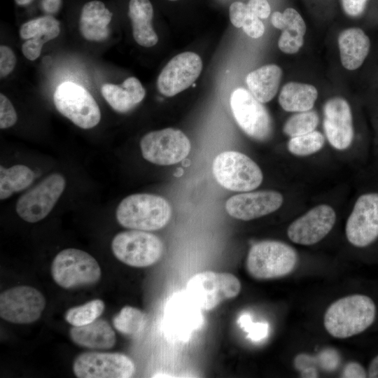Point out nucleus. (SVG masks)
<instances>
[{
	"label": "nucleus",
	"instance_id": "1",
	"mask_svg": "<svg viewBox=\"0 0 378 378\" xmlns=\"http://www.w3.org/2000/svg\"><path fill=\"white\" fill-rule=\"evenodd\" d=\"M376 316V306L368 296L356 294L332 302L324 314L327 332L335 338H348L368 328Z\"/></svg>",
	"mask_w": 378,
	"mask_h": 378
},
{
	"label": "nucleus",
	"instance_id": "2",
	"mask_svg": "<svg viewBox=\"0 0 378 378\" xmlns=\"http://www.w3.org/2000/svg\"><path fill=\"white\" fill-rule=\"evenodd\" d=\"M171 214L170 205L164 198L147 193L126 197L115 211L116 219L122 227L147 232L164 227Z\"/></svg>",
	"mask_w": 378,
	"mask_h": 378
},
{
	"label": "nucleus",
	"instance_id": "3",
	"mask_svg": "<svg viewBox=\"0 0 378 378\" xmlns=\"http://www.w3.org/2000/svg\"><path fill=\"white\" fill-rule=\"evenodd\" d=\"M297 261V253L293 248L281 241L267 240L251 247L246 266L253 278L265 280L288 274Z\"/></svg>",
	"mask_w": 378,
	"mask_h": 378
},
{
	"label": "nucleus",
	"instance_id": "4",
	"mask_svg": "<svg viewBox=\"0 0 378 378\" xmlns=\"http://www.w3.org/2000/svg\"><path fill=\"white\" fill-rule=\"evenodd\" d=\"M51 274L55 282L65 289H72L96 284L102 270L96 259L77 248H66L52 260Z\"/></svg>",
	"mask_w": 378,
	"mask_h": 378
},
{
	"label": "nucleus",
	"instance_id": "5",
	"mask_svg": "<svg viewBox=\"0 0 378 378\" xmlns=\"http://www.w3.org/2000/svg\"><path fill=\"white\" fill-rule=\"evenodd\" d=\"M212 172L220 186L236 192L254 190L263 179L261 169L252 159L233 150L218 155L213 161Z\"/></svg>",
	"mask_w": 378,
	"mask_h": 378
},
{
	"label": "nucleus",
	"instance_id": "6",
	"mask_svg": "<svg viewBox=\"0 0 378 378\" xmlns=\"http://www.w3.org/2000/svg\"><path fill=\"white\" fill-rule=\"evenodd\" d=\"M241 282L231 273L204 271L192 276L186 290L190 300L200 309L211 310L222 302L234 298L241 290Z\"/></svg>",
	"mask_w": 378,
	"mask_h": 378
},
{
	"label": "nucleus",
	"instance_id": "7",
	"mask_svg": "<svg viewBox=\"0 0 378 378\" xmlns=\"http://www.w3.org/2000/svg\"><path fill=\"white\" fill-rule=\"evenodd\" d=\"M115 257L131 267H145L156 263L163 253V244L147 231L131 230L117 234L112 240Z\"/></svg>",
	"mask_w": 378,
	"mask_h": 378
},
{
	"label": "nucleus",
	"instance_id": "8",
	"mask_svg": "<svg viewBox=\"0 0 378 378\" xmlns=\"http://www.w3.org/2000/svg\"><path fill=\"white\" fill-rule=\"evenodd\" d=\"M57 110L82 129H91L101 120L99 107L91 94L83 86L66 81L60 84L53 94Z\"/></svg>",
	"mask_w": 378,
	"mask_h": 378
},
{
	"label": "nucleus",
	"instance_id": "9",
	"mask_svg": "<svg viewBox=\"0 0 378 378\" xmlns=\"http://www.w3.org/2000/svg\"><path fill=\"white\" fill-rule=\"evenodd\" d=\"M140 148L147 161L158 165H171L188 155L191 144L182 131L169 127L145 134L140 141Z\"/></svg>",
	"mask_w": 378,
	"mask_h": 378
},
{
	"label": "nucleus",
	"instance_id": "10",
	"mask_svg": "<svg viewBox=\"0 0 378 378\" xmlns=\"http://www.w3.org/2000/svg\"><path fill=\"white\" fill-rule=\"evenodd\" d=\"M65 186V178L59 173L46 176L19 197L15 206L18 215L28 223L45 218L62 195Z\"/></svg>",
	"mask_w": 378,
	"mask_h": 378
},
{
	"label": "nucleus",
	"instance_id": "11",
	"mask_svg": "<svg viewBox=\"0 0 378 378\" xmlns=\"http://www.w3.org/2000/svg\"><path fill=\"white\" fill-rule=\"evenodd\" d=\"M230 107L237 123L247 135L260 141L270 136L271 117L249 90L243 88L234 90L230 96Z\"/></svg>",
	"mask_w": 378,
	"mask_h": 378
},
{
	"label": "nucleus",
	"instance_id": "12",
	"mask_svg": "<svg viewBox=\"0 0 378 378\" xmlns=\"http://www.w3.org/2000/svg\"><path fill=\"white\" fill-rule=\"evenodd\" d=\"M46 304L43 295L35 288L15 286L1 293L0 316L12 323L28 324L41 317Z\"/></svg>",
	"mask_w": 378,
	"mask_h": 378
},
{
	"label": "nucleus",
	"instance_id": "13",
	"mask_svg": "<svg viewBox=\"0 0 378 378\" xmlns=\"http://www.w3.org/2000/svg\"><path fill=\"white\" fill-rule=\"evenodd\" d=\"M73 371L78 378H129L133 376L135 365L122 354L90 351L75 358Z\"/></svg>",
	"mask_w": 378,
	"mask_h": 378
},
{
	"label": "nucleus",
	"instance_id": "14",
	"mask_svg": "<svg viewBox=\"0 0 378 378\" xmlns=\"http://www.w3.org/2000/svg\"><path fill=\"white\" fill-rule=\"evenodd\" d=\"M348 241L354 246L365 247L378 237V192L360 195L345 227Z\"/></svg>",
	"mask_w": 378,
	"mask_h": 378
},
{
	"label": "nucleus",
	"instance_id": "15",
	"mask_svg": "<svg viewBox=\"0 0 378 378\" xmlns=\"http://www.w3.org/2000/svg\"><path fill=\"white\" fill-rule=\"evenodd\" d=\"M201 57L192 52H184L171 59L160 72L157 81L159 92L173 97L188 88L200 76Z\"/></svg>",
	"mask_w": 378,
	"mask_h": 378
},
{
	"label": "nucleus",
	"instance_id": "16",
	"mask_svg": "<svg viewBox=\"0 0 378 378\" xmlns=\"http://www.w3.org/2000/svg\"><path fill=\"white\" fill-rule=\"evenodd\" d=\"M336 220L334 209L328 204L318 205L294 220L288 227V238L301 245H313L323 239Z\"/></svg>",
	"mask_w": 378,
	"mask_h": 378
},
{
	"label": "nucleus",
	"instance_id": "17",
	"mask_svg": "<svg viewBox=\"0 0 378 378\" xmlns=\"http://www.w3.org/2000/svg\"><path fill=\"white\" fill-rule=\"evenodd\" d=\"M283 200L281 194L274 190L245 192L230 197L225 209L232 218L251 220L275 211Z\"/></svg>",
	"mask_w": 378,
	"mask_h": 378
},
{
	"label": "nucleus",
	"instance_id": "18",
	"mask_svg": "<svg viewBox=\"0 0 378 378\" xmlns=\"http://www.w3.org/2000/svg\"><path fill=\"white\" fill-rule=\"evenodd\" d=\"M323 129L330 145L337 150L349 147L354 138L352 114L349 103L342 97L328 99L323 108Z\"/></svg>",
	"mask_w": 378,
	"mask_h": 378
},
{
	"label": "nucleus",
	"instance_id": "19",
	"mask_svg": "<svg viewBox=\"0 0 378 378\" xmlns=\"http://www.w3.org/2000/svg\"><path fill=\"white\" fill-rule=\"evenodd\" d=\"M340 60L348 70H355L364 62L370 49V41L364 31L358 27L348 28L338 36Z\"/></svg>",
	"mask_w": 378,
	"mask_h": 378
},
{
	"label": "nucleus",
	"instance_id": "20",
	"mask_svg": "<svg viewBox=\"0 0 378 378\" xmlns=\"http://www.w3.org/2000/svg\"><path fill=\"white\" fill-rule=\"evenodd\" d=\"M70 338L76 345L96 350H105L115 344V333L107 321L98 318L82 326H73Z\"/></svg>",
	"mask_w": 378,
	"mask_h": 378
},
{
	"label": "nucleus",
	"instance_id": "21",
	"mask_svg": "<svg viewBox=\"0 0 378 378\" xmlns=\"http://www.w3.org/2000/svg\"><path fill=\"white\" fill-rule=\"evenodd\" d=\"M102 94L113 110L126 113L144 99L146 91L139 79L129 77L120 85H103Z\"/></svg>",
	"mask_w": 378,
	"mask_h": 378
},
{
	"label": "nucleus",
	"instance_id": "22",
	"mask_svg": "<svg viewBox=\"0 0 378 378\" xmlns=\"http://www.w3.org/2000/svg\"><path fill=\"white\" fill-rule=\"evenodd\" d=\"M113 13L100 1H91L83 6L79 29L88 41H100L108 38L109 24Z\"/></svg>",
	"mask_w": 378,
	"mask_h": 378
},
{
	"label": "nucleus",
	"instance_id": "23",
	"mask_svg": "<svg viewBox=\"0 0 378 378\" xmlns=\"http://www.w3.org/2000/svg\"><path fill=\"white\" fill-rule=\"evenodd\" d=\"M128 15L132 22V34L135 41L146 48L156 45L158 36L152 25L153 8L150 1L130 0Z\"/></svg>",
	"mask_w": 378,
	"mask_h": 378
},
{
	"label": "nucleus",
	"instance_id": "24",
	"mask_svg": "<svg viewBox=\"0 0 378 378\" xmlns=\"http://www.w3.org/2000/svg\"><path fill=\"white\" fill-rule=\"evenodd\" d=\"M281 76L282 70L279 66L267 64L250 72L246 83L251 93L263 104L276 94Z\"/></svg>",
	"mask_w": 378,
	"mask_h": 378
},
{
	"label": "nucleus",
	"instance_id": "25",
	"mask_svg": "<svg viewBox=\"0 0 378 378\" xmlns=\"http://www.w3.org/2000/svg\"><path fill=\"white\" fill-rule=\"evenodd\" d=\"M318 97L316 88L312 85L290 82L281 89L279 103L288 112L310 111Z\"/></svg>",
	"mask_w": 378,
	"mask_h": 378
},
{
	"label": "nucleus",
	"instance_id": "26",
	"mask_svg": "<svg viewBox=\"0 0 378 378\" xmlns=\"http://www.w3.org/2000/svg\"><path fill=\"white\" fill-rule=\"evenodd\" d=\"M34 172L27 166L15 164L9 168L0 167V199L6 200L13 193L28 188L34 181Z\"/></svg>",
	"mask_w": 378,
	"mask_h": 378
},
{
	"label": "nucleus",
	"instance_id": "27",
	"mask_svg": "<svg viewBox=\"0 0 378 378\" xmlns=\"http://www.w3.org/2000/svg\"><path fill=\"white\" fill-rule=\"evenodd\" d=\"M59 32V22L50 15L29 20L20 29V36L22 38L25 40L33 38L43 45L55 38Z\"/></svg>",
	"mask_w": 378,
	"mask_h": 378
},
{
	"label": "nucleus",
	"instance_id": "28",
	"mask_svg": "<svg viewBox=\"0 0 378 378\" xmlns=\"http://www.w3.org/2000/svg\"><path fill=\"white\" fill-rule=\"evenodd\" d=\"M146 321V315L142 311L131 306H125L113 317V324L118 332L132 336L144 329Z\"/></svg>",
	"mask_w": 378,
	"mask_h": 378
},
{
	"label": "nucleus",
	"instance_id": "29",
	"mask_svg": "<svg viewBox=\"0 0 378 378\" xmlns=\"http://www.w3.org/2000/svg\"><path fill=\"white\" fill-rule=\"evenodd\" d=\"M104 302L99 299L90 300L82 305L69 308L64 314L66 322L73 326H82L89 324L102 314Z\"/></svg>",
	"mask_w": 378,
	"mask_h": 378
},
{
	"label": "nucleus",
	"instance_id": "30",
	"mask_svg": "<svg viewBox=\"0 0 378 378\" xmlns=\"http://www.w3.org/2000/svg\"><path fill=\"white\" fill-rule=\"evenodd\" d=\"M318 121L319 118L316 111L298 112L286 120L283 131L290 138L300 136L314 131Z\"/></svg>",
	"mask_w": 378,
	"mask_h": 378
},
{
	"label": "nucleus",
	"instance_id": "31",
	"mask_svg": "<svg viewBox=\"0 0 378 378\" xmlns=\"http://www.w3.org/2000/svg\"><path fill=\"white\" fill-rule=\"evenodd\" d=\"M324 136L318 131L291 137L288 143L290 153L298 156H306L318 152L324 144Z\"/></svg>",
	"mask_w": 378,
	"mask_h": 378
},
{
	"label": "nucleus",
	"instance_id": "32",
	"mask_svg": "<svg viewBox=\"0 0 378 378\" xmlns=\"http://www.w3.org/2000/svg\"><path fill=\"white\" fill-rule=\"evenodd\" d=\"M304 42L303 36L298 33L283 29L278 41L279 49L287 54L298 52Z\"/></svg>",
	"mask_w": 378,
	"mask_h": 378
},
{
	"label": "nucleus",
	"instance_id": "33",
	"mask_svg": "<svg viewBox=\"0 0 378 378\" xmlns=\"http://www.w3.org/2000/svg\"><path fill=\"white\" fill-rule=\"evenodd\" d=\"M16 111L10 101L2 93L0 94V128L6 129L17 122Z\"/></svg>",
	"mask_w": 378,
	"mask_h": 378
},
{
	"label": "nucleus",
	"instance_id": "34",
	"mask_svg": "<svg viewBox=\"0 0 378 378\" xmlns=\"http://www.w3.org/2000/svg\"><path fill=\"white\" fill-rule=\"evenodd\" d=\"M282 13L284 22L283 29L294 31L304 36L307 28L305 22L300 13L293 8H286Z\"/></svg>",
	"mask_w": 378,
	"mask_h": 378
},
{
	"label": "nucleus",
	"instance_id": "35",
	"mask_svg": "<svg viewBox=\"0 0 378 378\" xmlns=\"http://www.w3.org/2000/svg\"><path fill=\"white\" fill-rule=\"evenodd\" d=\"M242 29L248 36L253 38H260L265 32V27L260 18L253 13L247 6L246 18Z\"/></svg>",
	"mask_w": 378,
	"mask_h": 378
},
{
	"label": "nucleus",
	"instance_id": "36",
	"mask_svg": "<svg viewBox=\"0 0 378 378\" xmlns=\"http://www.w3.org/2000/svg\"><path fill=\"white\" fill-rule=\"evenodd\" d=\"M16 57L13 50L8 46L0 47V76L6 77L14 69Z\"/></svg>",
	"mask_w": 378,
	"mask_h": 378
},
{
	"label": "nucleus",
	"instance_id": "37",
	"mask_svg": "<svg viewBox=\"0 0 378 378\" xmlns=\"http://www.w3.org/2000/svg\"><path fill=\"white\" fill-rule=\"evenodd\" d=\"M241 326H244L248 336L253 340H259L267 334V326L260 323H253L249 320L248 315H244L240 318Z\"/></svg>",
	"mask_w": 378,
	"mask_h": 378
},
{
	"label": "nucleus",
	"instance_id": "38",
	"mask_svg": "<svg viewBox=\"0 0 378 378\" xmlns=\"http://www.w3.org/2000/svg\"><path fill=\"white\" fill-rule=\"evenodd\" d=\"M246 15V4L241 1L233 2L229 8L231 23L237 28L242 27Z\"/></svg>",
	"mask_w": 378,
	"mask_h": 378
},
{
	"label": "nucleus",
	"instance_id": "39",
	"mask_svg": "<svg viewBox=\"0 0 378 378\" xmlns=\"http://www.w3.org/2000/svg\"><path fill=\"white\" fill-rule=\"evenodd\" d=\"M246 6L260 19L267 18L271 13V8L267 0H249Z\"/></svg>",
	"mask_w": 378,
	"mask_h": 378
},
{
	"label": "nucleus",
	"instance_id": "40",
	"mask_svg": "<svg viewBox=\"0 0 378 378\" xmlns=\"http://www.w3.org/2000/svg\"><path fill=\"white\" fill-rule=\"evenodd\" d=\"M43 46L33 38L27 39L22 46V51L27 59L33 61L40 56Z\"/></svg>",
	"mask_w": 378,
	"mask_h": 378
},
{
	"label": "nucleus",
	"instance_id": "41",
	"mask_svg": "<svg viewBox=\"0 0 378 378\" xmlns=\"http://www.w3.org/2000/svg\"><path fill=\"white\" fill-rule=\"evenodd\" d=\"M368 0H342V5L345 13L353 17L362 14Z\"/></svg>",
	"mask_w": 378,
	"mask_h": 378
},
{
	"label": "nucleus",
	"instance_id": "42",
	"mask_svg": "<svg viewBox=\"0 0 378 378\" xmlns=\"http://www.w3.org/2000/svg\"><path fill=\"white\" fill-rule=\"evenodd\" d=\"M367 374L364 368L357 362H349L344 368L341 377L346 378H363Z\"/></svg>",
	"mask_w": 378,
	"mask_h": 378
},
{
	"label": "nucleus",
	"instance_id": "43",
	"mask_svg": "<svg viewBox=\"0 0 378 378\" xmlns=\"http://www.w3.org/2000/svg\"><path fill=\"white\" fill-rule=\"evenodd\" d=\"M61 0H42L43 9L50 13H56L60 6Z\"/></svg>",
	"mask_w": 378,
	"mask_h": 378
},
{
	"label": "nucleus",
	"instance_id": "44",
	"mask_svg": "<svg viewBox=\"0 0 378 378\" xmlns=\"http://www.w3.org/2000/svg\"><path fill=\"white\" fill-rule=\"evenodd\" d=\"M271 22L275 28L282 30L284 27L283 13L279 11L274 12L271 17Z\"/></svg>",
	"mask_w": 378,
	"mask_h": 378
},
{
	"label": "nucleus",
	"instance_id": "45",
	"mask_svg": "<svg viewBox=\"0 0 378 378\" xmlns=\"http://www.w3.org/2000/svg\"><path fill=\"white\" fill-rule=\"evenodd\" d=\"M368 377L370 378H378V355L370 362L368 368Z\"/></svg>",
	"mask_w": 378,
	"mask_h": 378
},
{
	"label": "nucleus",
	"instance_id": "46",
	"mask_svg": "<svg viewBox=\"0 0 378 378\" xmlns=\"http://www.w3.org/2000/svg\"><path fill=\"white\" fill-rule=\"evenodd\" d=\"M33 0H15V3L20 6L29 4Z\"/></svg>",
	"mask_w": 378,
	"mask_h": 378
},
{
	"label": "nucleus",
	"instance_id": "47",
	"mask_svg": "<svg viewBox=\"0 0 378 378\" xmlns=\"http://www.w3.org/2000/svg\"><path fill=\"white\" fill-rule=\"evenodd\" d=\"M169 1H177V0H169Z\"/></svg>",
	"mask_w": 378,
	"mask_h": 378
}]
</instances>
